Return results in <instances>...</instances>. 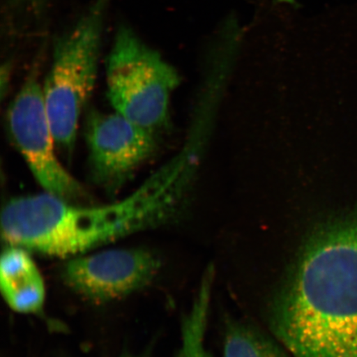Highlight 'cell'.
<instances>
[{"label": "cell", "instance_id": "9", "mask_svg": "<svg viewBox=\"0 0 357 357\" xmlns=\"http://www.w3.org/2000/svg\"><path fill=\"white\" fill-rule=\"evenodd\" d=\"M223 357H289L275 343L251 326L231 323L225 334Z\"/></svg>", "mask_w": 357, "mask_h": 357}, {"label": "cell", "instance_id": "4", "mask_svg": "<svg viewBox=\"0 0 357 357\" xmlns=\"http://www.w3.org/2000/svg\"><path fill=\"white\" fill-rule=\"evenodd\" d=\"M177 70L127 26H119L106 61L107 95L114 111L158 133L169 120Z\"/></svg>", "mask_w": 357, "mask_h": 357}, {"label": "cell", "instance_id": "3", "mask_svg": "<svg viewBox=\"0 0 357 357\" xmlns=\"http://www.w3.org/2000/svg\"><path fill=\"white\" fill-rule=\"evenodd\" d=\"M109 3V0H93L73 28L56 40L43 84L58 151L69 158L77 144L79 119L96 86Z\"/></svg>", "mask_w": 357, "mask_h": 357}, {"label": "cell", "instance_id": "1", "mask_svg": "<svg viewBox=\"0 0 357 357\" xmlns=\"http://www.w3.org/2000/svg\"><path fill=\"white\" fill-rule=\"evenodd\" d=\"M178 155L135 190L115 202L89 205L50 194L20 196L3 205L2 238L43 255L73 258L175 218L185 202L191 176Z\"/></svg>", "mask_w": 357, "mask_h": 357}, {"label": "cell", "instance_id": "6", "mask_svg": "<svg viewBox=\"0 0 357 357\" xmlns=\"http://www.w3.org/2000/svg\"><path fill=\"white\" fill-rule=\"evenodd\" d=\"M84 135L92 180L107 194L123 188L156 149V134L123 115L91 110Z\"/></svg>", "mask_w": 357, "mask_h": 357}, {"label": "cell", "instance_id": "2", "mask_svg": "<svg viewBox=\"0 0 357 357\" xmlns=\"http://www.w3.org/2000/svg\"><path fill=\"white\" fill-rule=\"evenodd\" d=\"M272 326L294 357H357V208L312 234Z\"/></svg>", "mask_w": 357, "mask_h": 357}, {"label": "cell", "instance_id": "8", "mask_svg": "<svg viewBox=\"0 0 357 357\" xmlns=\"http://www.w3.org/2000/svg\"><path fill=\"white\" fill-rule=\"evenodd\" d=\"M0 289L13 311L35 314L42 310L46 289L28 250L15 245L4 250L0 260Z\"/></svg>", "mask_w": 357, "mask_h": 357}, {"label": "cell", "instance_id": "10", "mask_svg": "<svg viewBox=\"0 0 357 357\" xmlns=\"http://www.w3.org/2000/svg\"><path fill=\"white\" fill-rule=\"evenodd\" d=\"M178 357H211L208 354H205L202 351H191L187 352V354H181Z\"/></svg>", "mask_w": 357, "mask_h": 357}, {"label": "cell", "instance_id": "7", "mask_svg": "<svg viewBox=\"0 0 357 357\" xmlns=\"http://www.w3.org/2000/svg\"><path fill=\"white\" fill-rule=\"evenodd\" d=\"M159 266L158 258L145 249H110L71 258L62 278L79 296L104 303L144 288L155 278Z\"/></svg>", "mask_w": 357, "mask_h": 357}, {"label": "cell", "instance_id": "5", "mask_svg": "<svg viewBox=\"0 0 357 357\" xmlns=\"http://www.w3.org/2000/svg\"><path fill=\"white\" fill-rule=\"evenodd\" d=\"M7 123L13 144L45 193L73 203L89 200L87 190L58 158L43 84L35 74L25 80L8 107Z\"/></svg>", "mask_w": 357, "mask_h": 357}]
</instances>
